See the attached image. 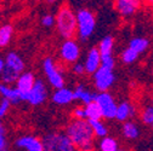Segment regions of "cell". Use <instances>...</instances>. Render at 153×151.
<instances>
[{"instance_id":"cell-20","label":"cell","mask_w":153,"mask_h":151,"mask_svg":"<svg viewBox=\"0 0 153 151\" xmlns=\"http://www.w3.org/2000/svg\"><path fill=\"white\" fill-rule=\"evenodd\" d=\"M129 47H131L134 51H136L139 54L146 52L149 47V40L146 39V37H141V36H137V37H134V39L130 40L129 43Z\"/></svg>"},{"instance_id":"cell-37","label":"cell","mask_w":153,"mask_h":151,"mask_svg":"<svg viewBox=\"0 0 153 151\" xmlns=\"http://www.w3.org/2000/svg\"><path fill=\"white\" fill-rule=\"evenodd\" d=\"M45 1H46L48 4H50V5H52V4H55V3L57 1V0H45Z\"/></svg>"},{"instance_id":"cell-33","label":"cell","mask_w":153,"mask_h":151,"mask_svg":"<svg viewBox=\"0 0 153 151\" xmlns=\"http://www.w3.org/2000/svg\"><path fill=\"white\" fill-rule=\"evenodd\" d=\"M73 64H74V65H73V71H74V74H76V75H83V74L85 73L84 64L78 63V62H75V63H73Z\"/></svg>"},{"instance_id":"cell-35","label":"cell","mask_w":153,"mask_h":151,"mask_svg":"<svg viewBox=\"0 0 153 151\" xmlns=\"http://www.w3.org/2000/svg\"><path fill=\"white\" fill-rule=\"evenodd\" d=\"M4 67H5V61H4V58H1V57H0V73L3 71Z\"/></svg>"},{"instance_id":"cell-5","label":"cell","mask_w":153,"mask_h":151,"mask_svg":"<svg viewBox=\"0 0 153 151\" xmlns=\"http://www.w3.org/2000/svg\"><path fill=\"white\" fill-rule=\"evenodd\" d=\"M43 69H44V73H45V76L48 79V81L50 82V85L53 87V88H60V87H63L65 86V78L63 75L52 58L48 57L44 59L43 62Z\"/></svg>"},{"instance_id":"cell-12","label":"cell","mask_w":153,"mask_h":151,"mask_svg":"<svg viewBox=\"0 0 153 151\" xmlns=\"http://www.w3.org/2000/svg\"><path fill=\"white\" fill-rule=\"evenodd\" d=\"M16 147L23 149L26 151H44L42 139L33 136H22L15 141Z\"/></svg>"},{"instance_id":"cell-29","label":"cell","mask_w":153,"mask_h":151,"mask_svg":"<svg viewBox=\"0 0 153 151\" xmlns=\"http://www.w3.org/2000/svg\"><path fill=\"white\" fill-rule=\"evenodd\" d=\"M114 64H116V61H114L112 54L101 56V65L102 67H106L108 69H113L114 68Z\"/></svg>"},{"instance_id":"cell-17","label":"cell","mask_w":153,"mask_h":151,"mask_svg":"<svg viewBox=\"0 0 153 151\" xmlns=\"http://www.w3.org/2000/svg\"><path fill=\"white\" fill-rule=\"evenodd\" d=\"M134 106L129 102H122L117 104V110H116V116L114 119H117L120 122H124L129 120L130 117L134 116Z\"/></svg>"},{"instance_id":"cell-14","label":"cell","mask_w":153,"mask_h":151,"mask_svg":"<svg viewBox=\"0 0 153 151\" xmlns=\"http://www.w3.org/2000/svg\"><path fill=\"white\" fill-rule=\"evenodd\" d=\"M52 102L57 105H68L71 104L73 99V91L67 87H60L55 88V92L52 93Z\"/></svg>"},{"instance_id":"cell-21","label":"cell","mask_w":153,"mask_h":151,"mask_svg":"<svg viewBox=\"0 0 153 151\" xmlns=\"http://www.w3.org/2000/svg\"><path fill=\"white\" fill-rule=\"evenodd\" d=\"M84 110H85V117H86V120L102 119V114H101L100 106H99V104L95 102V100L85 104Z\"/></svg>"},{"instance_id":"cell-8","label":"cell","mask_w":153,"mask_h":151,"mask_svg":"<svg viewBox=\"0 0 153 151\" xmlns=\"http://www.w3.org/2000/svg\"><path fill=\"white\" fill-rule=\"evenodd\" d=\"M61 59L67 64H73L78 62L80 57V47L79 44L74 39H66L60 48Z\"/></svg>"},{"instance_id":"cell-15","label":"cell","mask_w":153,"mask_h":151,"mask_svg":"<svg viewBox=\"0 0 153 151\" xmlns=\"http://www.w3.org/2000/svg\"><path fill=\"white\" fill-rule=\"evenodd\" d=\"M0 94L3 96V98L7 99L11 105H16V104H20L22 102L21 99V96L18 93L17 88L16 87H12L11 85H6V84H3L0 82Z\"/></svg>"},{"instance_id":"cell-34","label":"cell","mask_w":153,"mask_h":151,"mask_svg":"<svg viewBox=\"0 0 153 151\" xmlns=\"http://www.w3.org/2000/svg\"><path fill=\"white\" fill-rule=\"evenodd\" d=\"M7 149V141L5 134H0V151H4Z\"/></svg>"},{"instance_id":"cell-30","label":"cell","mask_w":153,"mask_h":151,"mask_svg":"<svg viewBox=\"0 0 153 151\" xmlns=\"http://www.w3.org/2000/svg\"><path fill=\"white\" fill-rule=\"evenodd\" d=\"M10 106H11V103H10L7 99L3 98V100L0 102V120H1V119L7 114Z\"/></svg>"},{"instance_id":"cell-28","label":"cell","mask_w":153,"mask_h":151,"mask_svg":"<svg viewBox=\"0 0 153 151\" xmlns=\"http://www.w3.org/2000/svg\"><path fill=\"white\" fill-rule=\"evenodd\" d=\"M141 121L146 126H152L153 125V108L151 105L146 106L142 112H141Z\"/></svg>"},{"instance_id":"cell-13","label":"cell","mask_w":153,"mask_h":151,"mask_svg":"<svg viewBox=\"0 0 153 151\" xmlns=\"http://www.w3.org/2000/svg\"><path fill=\"white\" fill-rule=\"evenodd\" d=\"M101 65V54L99 52L97 47H92L86 56V59L84 63V69L85 73L88 74H92L97 70V68Z\"/></svg>"},{"instance_id":"cell-23","label":"cell","mask_w":153,"mask_h":151,"mask_svg":"<svg viewBox=\"0 0 153 151\" xmlns=\"http://www.w3.org/2000/svg\"><path fill=\"white\" fill-rule=\"evenodd\" d=\"M91 129L94 132V136L95 138H102L108 134V129L105 126V123L102 122V119H96V120H88Z\"/></svg>"},{"instance_id":"cell-25","label":"cell","mask_w":153,"mask_h":151,"mask_svg":"<svg viewBox=\"0 0 153 151\" xmlns=\"http://www.w3.org/2000/svg\"><path fill=\"white\" fill-rule=\"evenodd\" d=\"M99 149L101 151H118L119 150V144L114 138L105 136V137L101 138V140L99 143Z\"/></svg>"},{"instance_id":"cell-2","label":"cell","mask_w":153,"mask_h":151,"mask_svg":"<svg viewBox=\"0 0 153 151\" xmlns=\"http://www.w3.org/2000/svg\"><path fill=\"white\" fill-rule=\"evenodd\" d=\"M57 32L63 39H74L76 35V18L74 11L68 5H62L55 17Z\"/></svg>"},{"instance_id":"cell-11","label":"cell","mask_w":153,"mask_h":151,"mask_svg":"<svg viewBox=\"0 0 153 151\" xmlns=\"http://www.w3.org/2000/svg\"><path fill=\"white\" fill-rule=\"evenodd\" d=\"M34 81H35V76L30 71H22L20 75H18V78L15 82L16 84L15 87L17 88L18 93H20L22 102H27L29 91H30Z\"/></svg>"},{"instance_id":"cell-9","label":"cell","mask_w":153,"mask_h":151,"mask_svg":"<svg viewBox=\"0 0 153 151\" xmlns=\"http://www.w3.org/2000/svg\"><path fill=\"white\" fill-rule=\"evenodd\" d=\"M46 99H48V88L45 82L42 79H35L29 91L27 102L30 105H42Z\"/></svg>"},{"instance_id":"cell-38","label":"cell","mask_w":153,"mask_h":151,"mask_svg":"<svg viewBox=\"0 0 153 151\" xmlns=\"http://www.w3.org/2000/svg\"><path fill=\"white\" fill-rule=\"evenodd\" d=\"M145 1H147L148 4H152V3H153V0H145Z\"/></svg>"},{"instance_id":"cell-36","label":"cell","mask_w":153,"mask_h":151,"mask_svg":"<svg viewBox=\"0 0 153 151\" xmlns=\"http://www.w3.org/2000/svg\"><path fill=\"white\" fill-rule=\"evenodd\" d=\"M0 134H5V127L1 123V121H0Z\"/></svg>"},{"instance_id":"cell-31","label":"cell","mask_w":153,"mask_h":151,"mask_svg":"<svg viewBox=\"0 0 153 151\" xmlns=\"http://www.w3.org/2000/svg\"><path fill=\"white\" fill-rule=\"evenodd\" d=\"M42 24L44 26V27H46V28H51V27H53L55 26V17L52 16V15H44L43 17H42Z\"/></svg>"},{"instance_id":"cell-4","label":"cell","mask_w":153,"mask_h":151,"mask_svg":"<svg viewBox=\"0 0 153 151\" xmlns=\"http://www.w3.org/2000/svg\"><path fill=\"white\" fill-rule=\"evenodd\" d=\"M43 146L46 151H74L75 147L68 136L62 132H53L46 134L43 139Z\"/></svg>"},{"instance_id":"cell-24","label":"cell","mask_w":153,"mask_h":151,"mask_svg":"<svg viewBox=\"0 0 153 151\" xmlns=\"http://www.w3.org/2000/svg\"><path fill=\"white\" fill-rule=\"evenodd\" d=\"M21 73H18L9 67H4L3 71L0 73V80H1L3 84H6V85H12L16 82L17 78H18V75H20Z\"/></svg>"},{"instance_id":"cell-7","label":"cell","mask_w":153,"mask_h":151,"mask_svg":"<svg viewBox=\"0 0 153 151\" xmlns=\"http://www.w3.org/2000/svg\"><path fill=\"white\" fill-rule=\"evenodd\" d=\"M95 102L100 106L102 119H107V120L114 119V116H116V110H117V103L114 102L112 94L108 93V91L99 92L96 94Z\"/></svg>"},{"instance_id":"cell-6","label":"cell","mask_w":153,"mask_h":151,"mask_svg":"<svg viewBox=\"0 0 153 151\" xmlns=\"http://www.w3.org/2000/svg\"><path fill=\"white\" fill-rule=\"evenodd\" d=\"M94 75V85L99 92H103V91H108L112 85L114 84L116 76H114L113 69H108L106 67L100 65L97 68V70L92 73Z\"/></svg>"},{"instance_id":"cell-22","label":"cell","mask_w":153,"mask_h":151,"mask_svg":"<svg viewBox=\"0 0 153 151\" xmlns=\"http://www.w3.org/2000/svg\"><path fill=\"white\" fill-rule=\"evenodd\" d=\"M13 27L11 24H4L0 27V48L6 47L12 39Z\"/></svg>"},{"instance_id":"cell-27","label":"cell","mask_w":153,"mask_h":151,"mask_svg":"<svg viewBox=\"0 0 153 151\" xmlns=\"http://www.w3.org/2000/svg\"><path fill=\"white\" fill-rule=\"evenodd\" d=\"M139 56L140 54L136 51H134L131 47H128L122 52L120 59H122V62L124 64H132V63H135L139 59Z\"/></svg>"},{"instance_id":"cell-3","label":"cell","mask_w":153,"mask_h":151,"mask_svg":"<svg viewBox=\"0 0 153 151\" xmlns=\"http://www.w3.org/2000/svg\"><path fill=\"white\" fill-rule=\"evenodd\" d=\"M75 18H76V35L79 36L82 41H86L94 34L95 27H96L95 15L88 9H82L75 13Z\"/></svg>"},{"instance_id":"cell-32","label":"cell","mask_w":153,"mask_h":151,"mask_svg":"<svg viewBox=\"0 0 153 151\" xmlns=\"http://www.w3.org/2000/svg\"><path fill=\"white\" fill-rule=\"evenodd\" d=\"M73 119H86L85 117V110L83 106H76L73 110Z\"/></svg>"},{"instance_id":"cell-18","label":"cell","mask_w":153,"mask_h":151,"mask_svg":"<svg viewBox=\"0 0 153 151\" xmlns=\"http://www.w3.org/2000/svg\"><path fill=\"white\" fill-rule=\"evenodd\" d=\"M122 133L125 139L135 140L140 137V128L135 122L126 120V121H124V123L122 126Z\"/></svg>"},{"instance_id":"cell-1","label":"cell","mask_w":153,"mask_h":151,"mask_svg":"<svg viewBox=\"0 0 153 151\" xmlns=\"http://www.w3.org/2000/svg\"><path fill=\"white\" fill-rule=\"evenodd\" d=\"M66 134L73 143L75 150H94L95 136L86 119H73L66 128Z\"/></svg>"},{"instance_id":"cell-26","label":"cell","mask_w":153,"mask_h":151,"mask_svg":"<svg viewBox=\"0 0 153 151\" xmlns=\"http://www.w3.org/2000/svg\"><path fill=\"white\" fill-rule=\"evenodd\" d=\"M113 46H114V39H113V37L111 35L105 36L103 39L100 41V45H99V52H100V54L101 56L112 54Z\"/></svg>"},{"instance_id":"cell-16","label":"cell","mask_w":153,"mask_h":151,"mask_svg":"<svg viewBox=\"0 0 153 151\" xmlns=\"http://www.w3.org/2000/svg\"><path fill=\"white\" fill-rule=\"evenodd\" d=\"M96 94L97 93H94V92H91L89 89H85V87L82 84H79L78 86L75 87V89L73 91V99L74 100L79 99L85 105V104L95 100V98H96Z\"/></svg>"},{"instance_id":"cell-19","label":"cell","mask_w":153,"mask_h":151,"mask_svg":"<svg viewBox=\"0 0 153 151\" xmlns=\"http://www.w3.org/2000/svg\"><path fill=\"white\" fill-rule=\"evenodd\" d=\"M5 61V65L18 71V73H22L25 70V62L23 59L20 57V54H17L16 52H10L6 54V58Z\"/></svg>"},{"instance_id":"cell-10","label":"cell","mask_w":153,"mask_h":151,"mask_svg":"<svg viewBox=\"0 0 153 151\" xmlns=\"http://www.w3.org/2000/svg\"><path fill=\"white\" fill-rule=\"evenodd\" d=\"M145 0H114L113 6L122 17H131L135 15L141 6L143 5Z\"/></svg>"},{"instance_id":"cell-39","label":"cell","mask_w":153,"mask_h":151,"mask_svg":"<svg viewBox=\"0 0 153 151\" xmlns=\"http://www.w3.org/2000/svg\"><path fill=\"white\" fill-rule=\"evenodd\" d=\"M0 13H1V10H0Z\"/></svg>"}]
</instances>
